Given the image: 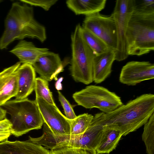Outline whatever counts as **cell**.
Masks as SVG:
<instances>
[{
    "label": "cell",
    "instance_id": "603a6c76",
    "mask_svg": "<svg viewBox=\"0 0 154 154\" xmlns=\"http://www.w3.org/2000/svg\"><path fill=\"white\" fill-rule=\"evenodd\" d=\"M49 151L50 154H97L95 150L66 146L56 147Z\"/></svg>",
    "mask_w": 154,
    "mask_h": 154
},
{
    "label": "cell",
    "instance_id": "4316f807",
    "mask_svg": "<svg viewBox=\"0 0 154 154\" xmlns=\"http://www.w3.org/2000/svg\"><path fill=\"white\" fill-rule=\"evenodd\" d=\"M12 124L9 120L5 118L0 121V133L11 131Z\"/></svg>",
    "mask_w": 154,
    "mask_h": 154
},
{
    "label": "cell",
    "instance_id": "8992f818",
    "mask_svg": "<svg viewBox=\"0 0 154 154\" xmlns=\"http://www.w3.org/2000/svg\"><path fill=\"white\" fill-rule=\"evenodd\" d=\"M72 97L78 105L86 109L97 108L104 113L110 112L123 104L121 97L102 86H87L76 92Z\"/></svg>",
    "mask_w": 154,
    "mask_h": 154
},
{
    "label": "cell",
    "instance_id": "7a4b0ae2",
    "mask_svg": "<svg viewBox=\"0 0 154 154\" xmlns=\"http://www.w3.org/2000/svg\"><path fill=\"white\" fill-rule=\"evenodd\" d=\"M5 29L0 38V49L6 48L16 39L26 37L41 42L46 39L45 28L35 19L33 8L24 3H13L5 20Z\"/></svg>",
    "mask_w": 154,
    "mask_h": 154
},
{
    "label": "cell",
    "instance_id": "2e32d148",
    "mask_svg": "<svg viewBox=\"0 0 154 154\" xmlns=\"http://www.w3.org/2000/svg\"><path fill=\"white\" fill-rule=\"evenodd\" d=\"M49 51L47 48H38L32 42L22 40L10 52L19 58L20 63L32 65L40 57Z\"/></svg>",
    "mask_w": 154,
    "mask_h": 154
},
{
    "label": "cell",
    "instance_id": "484cf974",
    "mask_svg": "<svg viewBox=\"0 0 154 154\" xmlns=\"http://www.w3.org/2000/svg\"><path fill=\"white\" fill-rule=\"evenodd\" d=\"M20 1L24 3L32 6H38L46 11L49 10L55 4L57 0H21Z\"/></svg>",
    "mask_w": 154,
    "mask_h": 154
},
{
    "label": "cell",
    "instance_id": "ba28073f",
    "mask_svg": "<svg viewBox=\"0 0 154 154\" xmlns=\"http://www.w3.org/2000/svg\"><path fill=\"white\" fill-rule=\"evenodd\" d=\"M134 5V0H117L112 13L116 24L117 37L115 59L118 61L125 60L128 56L125 35Z\"/></svg>",
    "mask_w": 154,
    "mask_h": 154
},
{
    "label": "cell",
    "instance_id": "4fadbf2b",
    "mask_svg": "<svg viewBox=\"0 0 154 154\" xmlns=\"http://www.w3.org/2000/svg\"><path fill=\"white\" fill-rule=\"evenodd\" d=\"M18 88L15 99L27 98L34 89L36 79L35 72L32 66L23 63L17 69Z\"/></svg>",
    "mask_w": 154,
    "mask_h": 154
},
{
    "label": "cell",
    "instance_id": "f1b7e54d",
    "mask_svg": "<svg viewBox=\"0 0 154 154\" xmlns=\"http://www.w3.org/2000/svg\"><path fill=\"white\" fill-rule=\"evenodd\" d=\"M6 111L0 107V121L2 120L5 118Z\"/></svg>",
    "mask_w": 154,
    "mask_h": 154
},
{
    "label": "cell",
    "instance_id": "d6986e66",
    "mask_svg": "<svg viewBox=\"0 0 154 154\" xmlns=\"http://www.w3.org/2000/svg\"><path fill=\"white\" fill-rule=\"evenodd\" d=\"M81 30L84 39L95 55L103 53L110 49L102 40L90 31L82 26Z\"/></svg>",
    "mask_w": 154,
    "mask_h": 154
},
{
    "label": "cell",
    "instance_id": "cb8c5ba5",
    "mask_svg": "<svg viewBox=\"0 0 154 154\" xmlns=\"http://www.w3.org/2000/svg\"><path fill=\"white\" fill-rule=\"evenodd\" d=\"M133 12L142 13H154V0H134Z\"/></svg>",
    "mask_w": 154,
    "mask_h": 154
},
{
    "label": "cell",
    "instance_id": "44dd1931",
    "mask_svg": "<svg viewBox=\"0 0 154 154\" xmlns=\"http://www.w3.org/2000/svg\"><path fill=\"white\" fill-rule=\"evenodd\" d=\"M144 125L142 139L146 146V152L147 154H154V113Z\"/></svg>",
    "mask_w": 154,
    "mask_h": 154
},
{
    "label": "cell",
    "instance_id": "7402d4cb",
    "mask_svg": "<svg viewBox=\"0 0 154 154\" xmlns=\"http://www.w3.org/2000/svg\"><path fill=\"white\" fill-rule=\"evenodd\" d=\"M34 90L36 96L41 97L50 104L56 105L48 81L41 77L36 78Z\"/></svg>",
    "mask_w": 154,
    "mask_h": 154
},
{
    "label": "cell",
    "instance_id": "f546056e",
    "mask_svg": "<svg viewBox=\"0 0 154 154\" xmlns=\"http://www.w3.org/2000/svg\"><path fill=\"white\" fill-rule=\"evenodd\" d=\"M2 0H0V3L1 2H2Z\"/></svg>",
    "mask_w": 154,
    "mask_h": 154
},
{
    "label": "cell",
    "instance_id": "9c48e42d",
    "mask_svg": "<svg viewBox=\"0 0 154 154\" xmlns=\"http://www.w3.org/2000/svg\"><path fill=\"white\" fill-rule=\"evenodd\" d=\"M44 122L55 135L70 134L71 120L60 111L56 105L50 104L40 97L36 96L35 100Z\"/></svg>",
    "mask_w": 154,
    "mask_h": 154
},
{
    "label": "cell",
    "instance_id": "6da1fadb",
    "mask_svg": "<svg viewBox=\"0 0 154 154\" xmlns=\"http://www.w3.org/2000/svg\"><path fill=\"white\" fill-rule=\"evenodd\" d=\"M154 113V95L142 94L108 113H97L93 119L102 127L120 130L123 136L144 125Z\"/></svg>",
    "mask_w": 154,
    "mask_h": 154
},
{
    "label": "cell",
    "instance_id": "e0dca14e",
    "mask_svg": "<svg viewBox=\"0 0 154 154\" xmlns=\"http://www.w3.org/2000/svg\"><path fill=\"white\" fill-rule=\"evenodd\" d=\"M106 0H68V7L76 15L85 16L99 12L105 8Z\"/></svg>",
    "mask_w": 154,
    "mask_h": 154
},
{
    "label": "cell",
    "instance_id": "7c38bea8",
    "mask_svg": "<svg viewBox=\"0 0 154 154\" xmlns=\"http://www.w3.org/2000/svg\"><path fill=\"white\" fill-rule=\"evenodd\" d=\"M18 62L0 72V106L16 95L18 88Z\"/></svg>",
    "mask_w": 154,
    "mask_h": 154
},
{
    "label": "cell",
    "instance_id": "4dcf8cb0",
    "mask_svg": "<svg viewBox=\"0 0 154 154\" xmlns=\"http://www.w3.org/2000/svg\"></svg>",
    "mask_w": 154,
    "mask_h": 154
},
{
    "label": "cell",
    "instance_id": "3957f363",
    "mask_svg": "<svg viewBox=\"0 0 154 154\" xmlns=\"http://www.w3.org/2000/svg\"><path fill=\"white\" fill-rule=\"evenodd\" d=\"M127 53L140 56L154 50V13L133 11L125 33Z\"/></svg>",
    "mask_w": 154,
    "mask_h": 154
},
{
    "label": "cell",
    "instance_id": "83f0119b",
    "mask_svg": "<svg viewBox=\"0 0 154 154\" xmlns=\"http://www.w3.org/2000/svg\"><path fill=\"white\" fill-rule=\"evenodd\" d=\"M11 134V131L0 133V142L8 140Z\"/></svg>",
    "mask_w": 154,
    "mask_h": 154
},
{
    "label": "cell",
    "instance_id": "d4e9b609",
    "mask_svg": "<svg viewBox=\"0 0 154 154\" xmlns=\"http://www.w3.org/2000/svg\"><path fill=\"white\" fill-rule=\"evenodd\" d=\"M58 93L59 100L64 109L65 116L70 120L74 119L77 116L71 105L60 92L58 91Z\"/></svg>",
    "mask_w": 154,
    "mask_h": 154
},
{
    "label": "cell",
    "instance_id": "ffe728a7",
    "mask_svg": "<svg viewBox=\"0 0 154 154\" xmlns=\"http://www.w3.org/2000/svg\"><path fill=\"white\" fill-rule=\"evenodd\" d=\"M94 116L85 113L71 120L70 134L79 135L83 133L91 123Z\"/></svg>",
    "mask_w": 154,
    "mask_h": 154
},
{
    "label": "cell",
    "instance_id": "52a82bcc",
    "mask_svg": "<svg viewBox=\"0 0 154 154\" xmlns=\"http://www.w3.org/2000/svg\"><path fill=\"white\" fill-rule=\"evenodd\" d=\"M82 27L98 37L109 48L116 51L117 30L112 14L108 16L102 15L99 13L86 15Z\"/></svg>",
    "mask_w": 154,
    "mask_h": 154
},
{
    "label": "cell",
    "instance_id": "277c9868",
    "mask_svg": "<svg viewBox=\"0 0 154 154\" xmlns=\"http://www.w3.org/2000/svg\"><path fill=\"white\" fill-rule=\"evenodd\" d=\"M11 116V134L18 137L30 131L41 128L44 123L35 100L27 98L8 100L2 106Z\"/></svg>",
    "mask_w": 154,
    "mask_h": 154
},
{
    "label": "cell",
    "instance_id": "ac0fdd59",
    "mask_svg": "<svg viewBox=\"0 0 154 154\" xmlns=\"http://www.w3.org/2000/svg\"><path fill=\"white\" fill-rule=\"evenodd\" d=\"M103 127L101 138L96 149L97 154H109L115 149L123 136L119 129L106 126Z\"/></svg>",
    "mask_w": 154,
    "mask_h": 154
},
{
    "label": "cell",
    "instance_id": "9a60e30c",
    "mask_svg": "<svg viewBox=\"0 0 154 154\" xmlns=\"http://www.w3.org/2000/svg\"><path fill=\"white\" fill-rule=\"evenodd\" d=\"M115 60V51L111 49L105 52L95 55L93 65V81L95 83H100L109 76Z\"/></svg>",
    "mask_w": 154,
    "mask_h": 154
},
{
    "label": "cell",
    "instance_id": "30bf717a",
    "mask_svg": "<svg viewBox=\"0 0 154 154\" xmlns=\"http://www.w3.org/2000/svg\"><path fill=\"white\" fill-rule=\"evenodd\" d=\"M154 78V64L149 61H131L122 67L119 81L128 85L134 86Z\"/></svg>",
    "mask_w": 154,
    "mask_h": 154
},
{
    "label": "cell",
    "instance_id": "5b68a950",
    "mask_svg": "<svg viewBox=\"0 0 154 154\" xmlns=\"http://www.w3.org/2000/svg\"><path fill=\"white\" fill-rule=\"evenodd\" d=\"M80 24L71 35L72 58L70 70L73 79L88 85L93 81V65L95 55L84 39Z\"/></svg>",
    "mask_w": 154,
    "mask_h": 154
},
{
    "label": "cell",
    "instance_id": "5bb4252c",
    "mask_svg": "<svg viewBox=\"0 0 154 154\" xmlns=\"http://www.w3.org/2000/svg\"><path fill=\"white\" fill-rule=\"evenodd\" d=\"M0 154H50L42 146L28 141L7 140L0 142Z\"/></svg>",
    "mask_w": 154,
    "mask_h": 154
},
{
    "label": "cell",
    "instance_id": "8fae6325",
    "mask_svg": "<svg viewBox=\"0 0 154 154\" xmlns=\"http://www.w3.org/2000/svg\"><path fill=\"white\" fill-rule=\"evenodd\" d=\"M40 77L51 81L63 70V66L59 54L52 52L40 57L32 65Z\"/></svg>",
    "mask_w": 154,
    "mask_h": 154
}]
</instances>
